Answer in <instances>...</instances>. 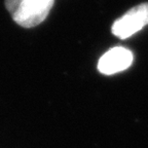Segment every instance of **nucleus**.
<instances>
[{"label":"nucleus","instance_id":"f257e3e1","mask_svg":"<svg viewBox=\"0 0 148 148\" xmlns=\"http://www.w3.org/2000/svg\"><path fill=\"white\" fill-rule=\"evenodd\" d=\"M53 0H5L6 9L14 21L24 28H33L44 21Z\"/></svg>","mask_w":148,"mask_h":148},{"label":"nucleus","instance_id":"f03ea898","mask_svg":"<svg viewBox=\"0 0 148 148\" xmlns=\"http://www.w3.org/2000/svg\"><path fill=\"white\" fill-rule=\"evenodd\" d=\"M148 25V2L138 4L127 10L112 25L111 31L120 39H127Z\"/></svg>","mask_w":148,"mask_h":148},{"label":"nucleus","instance_id":"7ed1b4c3","mask_svg":"<svg viewBox=\"0 0 148 148\" xmlns=\"http://www.w3.org/2000/svg\"><path fill=\"white\" fill-rule=\"evenodd\" d=\"M134 57L130 49L121 46L112 47L100 58L98 62V70L105 75L118 73L132 65Z\"/></svg>","mask_w":148,"mask_h":148}]
</instances>
